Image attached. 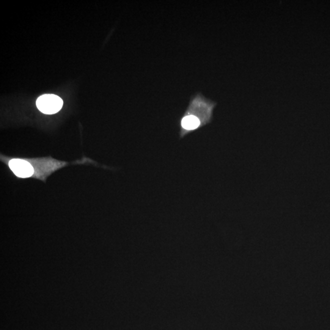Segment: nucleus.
Wrapping results in <instances>:
<instances>
[{"label":"nucleus","instance_id":"obj_1","mask_svg":"<svg viewBox=\"0 0 330 330\" xmlns=\"http://www.w3.org/2000/svg\"><path fill=\"white\" fill-rule=\"evenodd\" d=\"M216 106V102L206 98L202 94L198 93L191 98L184 114L197 118L203 128L212 120L214 110Z\"/></svg>","mask_w":330,"mask_h":330},{"label":"nucleus","instance_id":"obj_2","mask_svg":"<svg viewBox=\"0 0 330 330\" xmlns=\"http://www.w3.org/2000/svg\"><path fill=\"white\" fill-rule=\"evenodd\" d=\"M36 106L38 110L43 114H54L62 108L63 101L58 96L44 94L37 99Z\"/></svg>","mask_w":330,"mask_h":330},{"label":"nucleus","instance_id":"obj_3","mask_svg":"<svg viewBox=\"0 0 330 330\" xmlns=\"http://www.w3.org/2000/svg\"><path fill=\"white\" fill-rule=\"evenodd\" d=\"M178 126L180 129V138L202 128L200 121L197 118L194 116L186 114L182 116L180 120H178Z\"/></svg>","mask_w":330,"mask_h":330},{"label":"nucleus","instance_id":"obj_4","mask_svg":"<svg viewBox=\"0 0 330 330\" xmlns=\"http://www.w3.org/2000/svg\"><path fill=\"white\" fill-rule=\"evenodd\" d=\"M9 166L12 172L18 178H28L34 174V168L32 164L24 160H10Z\"/></svg>","mask_w":330,"mask_h":330}]
</instances>
